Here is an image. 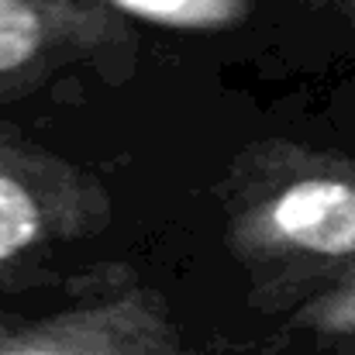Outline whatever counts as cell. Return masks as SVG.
Masks as SVG:
<instances>
[{
  "label": "cell",
  "mask_w": 355,
  "mask_h": 355,
  "mask_svg": "<svg viewBox=\"0 0 355 355\" xmlns=\"http://www.w3.org/2000/svg\"><path fill=\"white\" fill-rule=\"evenodd\" d=\"M225 241L262 314H293L355 266V159L293 138L248 141L228 166Z\"/></svg>",
  "instance_id": "obj_1"
},
{
  "label": "cell",
  "mask_w": 355,
  "mask_h": 355,
  "mask_svg": "<svg viewBox=\"0 0 355 355\" xmlns=\"http://www.w3.org/2000/svg\"><path fill=\"white\" fill-rule=\"evenodd\" d=\"M0 355H200L169 304L128 266L76 279L69 300L42 318H0Z\"/></svg>",
  "instance_id": "obj_2"
},
{
  "label": "cell",
  "mask_w": 355,
  "mask_h": 355,
  "mask_svg": "<svg viewBox=\"0 0 355 355\" xmlns=\"http://www.w3.org/2000/svg\"><path fill=\"white\" fill-rule=\"evenodd\" d=\"M111 214V197L90 169L35 145L21 162L0 169V286L31 259L101 235Z\"/></svg>",
  "instance_id": "obj_3"
},
{
  "label": "cell",
  "mask_w": 355,
  "mask_h": 355,
  "mask_svg": "<svg viewBox=\"0 0 355 355\" xmlns=\"http://www.w3.org/2000/svg\"><path fill=\"white\" fill-rule=\"evenodd\" d=\"M124 38V17L107 0H0V104L111 55Z\"/></svg>",
  "instance_id": "obj_4"
},
{
  "label": "cell",
  "mask_w": 355,
  "mask_h": 355,
  "mask_svg": "<svg viewBox=\"0 0 355 355\" xmlns=\"http://www.w3.org/2000/svg\"><path fill=\"white\" fill-rule=\"evenodd\" d=\"M118 14H138L155 24L218 31L245 21L248 0H107Z\"/></svg>",
  "instance_id": "obj_5"
},
{
  "label": "cell",
  "mask_w": 355,
  "mask_h": 355,
  "mask_svg": "<svg viewBox=\"0 0 355 355\" xmlns=\"http://www.w3.org/2000/svg\"><path fill=\"white\" fill-rule=\"evenodd\" d=\"M286 328L314 335V338L331 342V345L355 342V266L331 290H324L321 297H314L300 311H293L286 318Z\"/></svg>",
  "instance_id": "obj_6"
},
{
  "label": "cell",
  "mask_w": 355,
  "mask_h": 355,
  "mask_svg": "<svg viewBox=\"0 0 355 355\" xmlns=\"http://www.w3.org/2000/svg\"><path fill=\"white\" fill-rule=\"evenodd\" d=\"M31 148H35V141H24V138H17L14 131L0 128V169H7V166L21 162Z\"/></svg>",
  "instance_id": "obj_7"
},
{
  "label": "cell",
  "mask_w": 355,
  "mask_h": 355,
  "mask_svg": "<svg viewBox=\"0 0 355 355\" xmlns=\"http://www.w3.org/2000/svg\"><path fill=\"white\" fill-rule=\"evenodd\" d=\"M331 355H355V342H342V345H335Z\"/></svg>",
  "instance_id": "obj_8"
},
{
  "label": "cell",
  "mask_w": 355,
  "mask_h": 355,
  "mask_svg": "<svg viewBox=\"0 0 355 355\" xmlns=\"http://www.w3.org/2000/svg\"><path fill=\"white\" fill-rule=\"evenodd\" d=\"M304 3H318V0H304Z\"/></svg>",
  "instance_id": "obj_9"
},
{
  "label": "cell",
  "mask_w": 355,
  "mask_h": 355,
  "mask_svg": "<svg viewBox=\"0 0 355 355\" xmlns=\"http://www.w3.org/2000/svg\"><path fill=\"white\" fill-rule=\"evenodd\" d=\"M352 14H355V0H352Z\"/></svg>",
  "instance_id": "obj_10"
}]
</instances>
